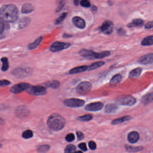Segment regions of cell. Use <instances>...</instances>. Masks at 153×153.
Returning a JSON list of instances; mask_svg holds the SVG:
<instances>
[{"mask_svg":"<svg viewBox=\"0 0 153 153\" xmlns=\"http://www.w3.org/2000/svg\"><path fill=\"white\" fill-rule=\"evenodd\" d=\"M18 16V11L13 5H5L0 9V19L6 22L15 21Z\"/></svg>","mask_w":153,"mask_h":153,"instance_id":"obj_1","label":"cell"},{"mask_svg":"<svg viewBox=\"0 0 153 153\" xmlns=\"http://www.w3.org/2000/svg\"><path fill=\"white\" fill-rule=\"evenodd\" d=\"M48 126L53 131H58L62 130L66 124V121L62 116L53 113L49 117L47 120Z\"/></svg>","mask_w":153,"mask_h":153,"instance_id":"obj_2","label":"cell"},{"mask_svg":"<svg viewBox=\"0 0 153 153\" xmlns=\"http://www.w3.org/2000/svg\"><path fill=\"white\" fill-rule=\"evenodd\" d=\"M116 102L121 105L131 106L136 104L137 100L131 95H126L118 97L116 100Z\"/></svg>","mask_w":153,"mask_h":153,"instance_id":"obj_3","label":"cell"},{"mask_svg":"<svg viewBox=\"0 0 153 153\" xmlns=\"http://www.w3.org/2000/svg\"><path fill=\"white\" fill-rule=\"evenodd\" d=\"M92 89V85L88 81H83L80 83L76 88V91L80 95H85L90 93Z\"/></svg>","mask_w":153,"mask_h":153,"instance_id":"obj_4","label":"cell"},{"mask_svg":"<svg viewBox=\"0 0 153 153\" xmlns=\"http://www.w3.org/2000/svg\"><path fill=\"white\" fill-rule=\"evenodd\" d=\"M64 104L66 106L69 107H80L85 105V101L80 99L75 98H70L66 99L63 102Z\"/></svg>","mask_w":153,"mask_h":153,"instance_id":"obj_5","label":"cell"},{"mask_svg":"<svg viewBox=\"0 0 153 153\" xmlns=\"http://www.w3.org/2000/svg\"><path fill=\"white\" fill-rule=\"evenodd\" d=\"M70 46V44L56 41L50 46V50L51 52L55 53L67 49Z\"/></svg>","mask_w":153,"mask_h":153,"instance_id":"obj_6","label":"cell"},{"mask_svg":"<svg viewBox=\"0 0 153 153\" xmlns=\"http://www.w3.org/2000/svg\"><path fill=\"white\" fill-rule=\"evenodd\" d=\"M27 91L29 94L35 95H45L47 92L46 88L44 86H29L27 89Z\"/></svg>","mask_w":153,"mask_h":153,"instance_id":"obj_7","label":"cell"},{"mask_svg":"<svg viewBox=\"0 0 153 153\" xmlns=\"http://www.w3.org/2000/svg\"><path fill=\"white\" fill-rule=\"evenodd\" d=\"M31 73L30 69L23 68L15 69L12 72L13 75L18 78H25L28 76Z\"/></svg>","mask_w":153,"mask_h":153,"instance_id":"obj_8","label":"cell"},{"mask_svg":"<svg viewBox=\"0 0 153 153\" xmlns=\"http://www.w3.org/2000/svg\"><path fill=\"white\" fill-rule=\"evenodd\" d=\"M103 107V104L100 102H92L87 104L85 107L86 111L89 112H97L100 111Z\"/></svg>","mask_w":153,"mask_h":153,"instance_id":"obj_9","label":"cell"},{"mask_svg":"<svg viewBox=\"0 0 153 153\" xmlns=\"http://www.w3.org/2000/svg\"><path fill=\"white\" fill-rule=\"evenodd\" d=\"M30 86V84L27 83H20L15 85L11 88V91L13 93L17 94L20 93L24 90H27Z\"/></svg>","mask_w":153,"mask_h":153,"instance_id":"obj_10","label":"cell"},{"mask_svg":"<svg viewBox=\"0 0 153 153\" xmlns=\"http://www.w3.org/2000/svg\"><path fill=\"white\" fill-rule=\"evenodd\" d=\"M113 24L111 22L106 21L103 22L101 27V31L104 34H110L112 32L113 30Z\"/></svg>","mask_w":153,"mask_h":153,"instance_id":"obj_11","label":"cell"},{"mask_svg":"<svg viewBox=\"0 0 153 153\" xmlns=\"http://www.w3.org/2000/svg\"><path fill=\"white\" fill-rule=\"evenodd\" d=\"M139 63L144 65L152 64L153 62V54L152 53L145 55L139 59Z\"/></svg>","mask_w":153,"mask_h":153,"instance_id":"obj_12","label":"cell"},{"mask_svg":"<svg viewBox=\"0 0 153 153\" xmlns=\"http://www.w3.org/2000/svg\"><path fill=\"white\" fill-rule=\"evenodd\" d=\"M97 53L92 50L85 49H81L79 52V54L81 56L88 59H95Z\"/></svg>","mask_w":153,"mask_h":153,"instance_id":"obj_13","label":"cell"},{"mask_svg":"<svg viewBox=\"0 0 153 153\" xmlns=\"http://www.w3.org/2000/svg\"><path fill=\"white\" fill-rule=\"evenodd\" d=\"M73 24L80 29H83L85 27V20L79 17H75L72 19Z\"/></svg>","mask_w":153,"mask_h":153,"instance_id":"obj_14","label":"cell"},{"mask_svg":"<svg viewBox=\"0 0 153 153\" xmlns=\"http://www.w3.org/2000/svg\"><path fill=\"white\" fill-rule=\"evenodd\" d=\"M139 134L136 131H133L128 133V139L131 143H135L139 140Z\"/></svg>","mask_w":153,"mask_h":153,"instance_id":"obj_15","label":"cell"},{"mask_svg":"<svg viewBox=\"0 0 153 153\" xmlns=\"http://www.w3.org/2000/svg\"><path fill=\"white\" fill-rule=\"evenodd\" d=\"M118 106L116 104L114 103H109L106 106L104 109V112L105 113H114L117 110Z\"/></svg>","mask_w":153,"mask_h":153,"instance_id":"obj_16","label":"cell"},{"mask_svg":"<svg viewBox=\"0 0 153 153\" xmlns=\"http://www.w3.org/2000/svg\"><path fill=\"white\" fill-rule=\"evenodd\" d=\"M87 68H88V66H86V65L75 67L70 70L69 74H74L82 73V72L87 71Z\"/></svg>","mask_w":153,"mask_h":153,"instance_id":"obj_17","label":"cell"},{"mask_svg":"<svg viewBox=\"0 0 153 153\" xmlns=\"http://www.w3.org/2000/svg\"><path fill=\"white\" fill-rule=\"evenodd\" d=\"M142 72V68H136L130 72L129 74V78L132 79H137V78H139L141 76Z\"/></svg>","mask_w":153,"mask_h":153,"instance_id":"obj_18","label":"cell"},{"mask_svg":"<svg viewBox=\"0 0 153 153\" xmlns=\"http://www.w3.org/2000/svg\"><path fill=\"white\" fill-rule=\"evenodd\" d=\"M132 119V117L130 116H126L122 117L115 119L112 121L111 124L113 125H116V124H120L123 123L124 122L128 121H130Z\"/></svg>","mask_w":153,"mask_h":153,"instance_id":"obj_19","label":"cell"},{"mask_svg":"<svg viewBox=\"0 0 153 153\" xmlns=\"http://www.w3.org/2000/svg\"><path fill=\"white\" fill-rule=\"evenodd\" d=\"M122 80V76L120 74H117L113 76L110 81V84L111 85L115 86L118 84Z\"/></svg>","mask_w":153,"mask_h":153,"instance_id":"obj_20","label":"cell"},{"mask_svg":"<svg viewBox=\"0 0 153 153\" xmlns=\"http://www.w3.org/2000/svg\"><path fill=\"white\" fill-rule=\"evenodd\" d=\"M105 65V62L103 61H99L92 64L90 66H88L87 71H92L95 70L98 68H100Z\"/></svg>","mask_w":153,"mask_h":153,"instance_id":"obj_21","label":"cell"},{"mask_svg":"<svg viewBox=\"0 0 153 153\" xmlns=\"http://www.w3.org/2000/svg\"><path fill=\"white\" fill-rule=\"evenodd\" d=\"M16 114L18 117H25L28 113V110L25 107L20 106L16 110Z\"/></svg>","mask_w":153,"mask_h":153,"instance_id":"obj_22","label":"cell"},{"mask_svg":"<svg viewBox=\"0 0 153 153\" xmlns=\"http://www.w3.org/2000/svg\"><path fill=\"white\" fill-rule=\"evenodd\" d=\"M152 101H153V93L151 92L149 94H147L144 96L142 98L141 101L143 104L147 105L151 103Z\"/></svg>","mask_w":153,"mask_h":153,"instance_id":"obj_23","label":"cell"},{"mask_svg":"<svg viewBox=\"0 0 153 153\" xmlns=\"http://www.w3.org/2000/svg\"><path fill=\"white\" fill-rule=\"evenodd\" d=\"M141 44L143 46H151L153 44V36H148L145 38L141 42Z\"/></svg>","mask_w":153,"mask_h":153,"instance_id":"obj_24","label":"cell"},{"mask_svg":"<svg viewBox=\"0 0 153 153\" xmlns=\"http://www.w3.org/2000/svg\"><path fill=\"white\" fill-rule=\"evenodd\" d=\"M143 21L141 19H135L133 20L132 22L128 24V27H141L143 25Z\"/></svg>","mask_w":153,"mask_h":153,"instance_id":"obj_25","label":"cell"},{"mask_svg":"<svg viewBox=\"0 0 153 153\" xmlns=\"http://www.w3.org/2000/svg\"><path fill=\"white\" fill-rule=\"evenodd\" d=\"M33 7L31 4H25L23 6L22 8V12L23 13H29L32 12L33 11Z\"/></svg>","mask_w":153,"mask_h":153,"instance_id":"obj_26","label":"cell"},{"mask_svg":"<svg viewBox=\"0 0 153 153\" xmlns=\"http://www.w3.org/2000/svg\"><path fill=\"white\" fill-rule=\"evenodd\" d=\"M46 86L50 87L53 89H56L59 88L60 86V82L58 81L53 80L52 81H48L46 84Z\"/></svg>","mask_w":153,"mask_h":153,"instance_id":"obj_27","label":"cell"},{"mask_svg":"<svg viewBox=\"0 0 153 153\" xmlns=\"http://www.w3.org/2000/svg\"><path fill=\"white\" fill-rule=\"evenodd\" d=\"M42 39V37H40L37 39H36L34 42L29 44L28 47V48L30 50H32V49L36 48L39 45V44L41 43Z\"/></svg>","mask_w":153,"mask_h":153,"instance_id":"obj_28","label":"cell"},{"mask_svg":"<svg viewBox=\"0 0 153 153\" xmlns=\"http://www.w3.org/2000/svg\"><path fill=\"white\" fill-rule=\"evenodd\" d=\"M50 149L49 145H39L37 147V150L38 152L41 153H44L47 152Z\"/></svg>","mask_w":153,"mask_h":153,"instance_id":"obj_29","label":"cell"},{"mask_svg":"<svg viewBox=\"0 0 153 153\" xmlns=\"http://www.w3.org/2000/svg\"><path fill=\"white\" fill-rule=\"evenodd\" d=\"M92 116L90 114H87L84 116L79 117L77 118V119L79 121L83 122H88L92 120Z\"/></svg>","mask_w":153,"mask_h":153,"instance_id":"obj_30","label":"cell"},{"mask_svg":"<svg viewBox=\"0 0 153 153\" xmlns=\"http://www.w3.org/2000/svg\"><path fill=\"white\" fill-rule=\"evenodd\" d=\"M1 61L2 62V66L1 69L3 71H6L9 69V65L8 62V60L7 58H3L1 59Z\"/></svg>","mask_w":153,"mask_h":153,"instance_id":"obj_31","label":"cell"},{"mask_svg":"<svg viewBox=\"0 0 153 153\" xmlns=\"http://www.w3.org/2000/svg\"><path fill=\"white\" fill-rule=\"evenodd\" d=\"M76 151V147L73 145H69L66 147L64 153H75Z\"/></svg>","mask_w":153,"mask_h":153,"instance_id":"obj_32","label":"cell"},{"mask_svg":"<svg viewBox=\"0 0 153 153\" xmlns=\"http://www.w3.org/2000/svg\"><path fill=\"white\" fill-rule=\"evenodd\" d=\"M33 136V133L32 131L29 129L24 131L22 134L23 138L26 139L31 138H32Z\"/></svg>","mask_w":153,"mask_h":153,"instance_id":"obj_33","label":"cell"},{"mask_svg":"<svg viewBox=\"0 0 153 153\" xmlns=\"http://www.w3.org/2000/svg\"><path fill=\"white\" fill-rule=\"evenodd\" d=\"M29 18H24L21 20L19 23V26L21 28L25 27L29 24Z\"/></svg>","mask_w":153,"mask_h":153,"instance_id":"obj_34","label":"cell"},{"mask_svg":"<svg viewBox=\"0 0 153 153\" xmlns=\"http://www.w3.org/2000/svg\"><path fill=\"white\" fill-rule=\"evenodd\" d=\"M126 149L129 152H137L140 151L142 149V147H133L132 146H127L126 147Z\"/></svg>","mask_w":153,"mask_h":153,"instance_id":"obj_35","label":"cell"},{"mask_svg":"<svg viewBox=\"0 0 153 153\" xmlns=\"http://www.w3.org/2000/svg\"><path fill=\"white\" fill-rule=\"evenodd\" d=\"M66 13H63L61 15L59 18H57L55 21V23L56 24H59L63 22V20L65 19L66 17Z\"/></svg>","mask_w":153,"mask_h":153,"instance_id":"obj_36","label":"cell"},{"mask_svg":"<svg viewBox=\"0 0 153 153\" xmlns=\"http://www.w3.org/2000/svg\"><path fill=\"white\" fill-rule=\"evenodd\" d=\"M66 140L68 142H72L75 140V135L73 133H69L65 138Z\"/></svg>","mask_w":153,"mask_h":153,"instance_id":"obj_37","label":"cell"},{"mask_svg":"<svg viewBox=\"0 0 153 153\" xmlns=\"http://www.w3.org/2000/svg\"><path fill=\"white\" fill-rule=\"evenodd\" d=\"M80 4L82 6L86 8L90 6V3L88 0H82L80 2Z\"/></svg>","mask_w":153,"mask_h":153,"instance_id":"obj_38","label":"cell"},{"mask_svg":"<svg viewBox=\"0 0 153 153\" xmlns=\"http://www.w3.org/2000/svg\"><path fill=\"white\" fill-rule=\"evenodd\" d=\"M11 82L7 80H0V86H5L9 85Z\"/></svg>","mask_w":153,"mask_h":153,"instance_id":"obj_39","label":"cell"},{"mask_svg":"<svg viewBox=\"0 0 153 153\" xmlns=\"http://www.w3.org/2000/svg\"><path fill=\"white\" fill-rule=\"evenodd\" d=\"M89 147L92 150H94L96 149V143L94 141H90L89 143Z\"/></svg>","mask_w":153,"mask_h":153,"instance_id":"obj_40","label":"cell"},{"mask_svg":"<svg viewBox=\"0 0 153 153\" xmlns=\"http://www.w3.org/2000/svg\"><path fill=\"white\" fill-rule=\"evenodd\" d=\"M79 147L84 151H86L87 150V146L85 143H81L79 145Z\"/></svg>","mask_w":153,"mask_h":153,"instance_id":"obj_41","label":"cell"},{"mask_svg":"<svg viewBox=\"0 0 153 153\" xmlns=\"http://www.w3.org/2000/svg\"><path fill=\"white\" fill-rule=\"evenodd\" d=\"M76 135H77V138H78V140L80 141L82 140L84 138V135L82 132H76Z\"/></svg>","mask_w":153,"mask_h":153,"instance_id":"obj_42","label":"cell"},{"mask_svg":"<svg viewBox=\"0 0 153 153\" xmlns=\"http://www.w3.org/2000/svg\"><path fill=\"white\" fill-rule=\"evenodd\" d=\"M153 22H149L145 25V28L146 29H151L153 27Z\"/></svg>","mask_w":153,"mask_h":153,"instance_id":"obj_43","label":"cell"},{"mask_svg":"<svg viewBox=\"0 0 153 153\" xmlns=\"http://www.w3.org/2000/svg\"><path fill=\"white\" fill-rule=\"evenodd\" d=\"M4 30V24L2 22L0 21V34L3 32Z\"/></svg>","mask_w":153,"mask_h":153,"instance_id":"obj_44","label":"cell"},{"mask_svg":"<svg viewBox=\"0 0 153 153\" xmlns=\"http://www.w3.org/2000/svg\"><path fill=\"white\" fill-rule=\"evenodd\" d=\"M59 3V7H58V10H61L64 6V2L63 1H60Z\"/></svg>","mask_w":153,"mask_h":153,"instance_id":"obj_45","label":"cell"},{"mask_svg":"<svg viewBox=\"0 0 153 153\" xmlns=\"http://www.w3.org/2000/svg\"><path fill=\"white\" fill-rule=\"evenodd\" d=\"M79 0H75L74 1V4H75L76 6H77V5L79 4Z\"/></svg>","mask_w":153,"mask_h":153,"instance_id":"obj_46","label":"cell"},{"mask_svg":"<svg viewBox=\"0 0 153 153\" xmlns=\"http://www.w3.org/2000/svg\"><path fill=\"white\" fill-rule=\"evenodd\" d=\"M75 153H83L81 151H75Z\"/></svg>","mask_w":153,"mask_h":153,"instance_id":"obj_47","label":"cell"}]
</instances>
